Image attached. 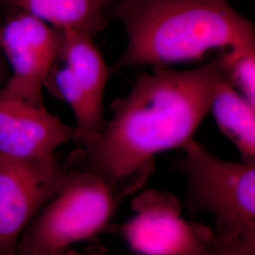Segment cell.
<instances>
[{
    "instance_id": "6da1fadb",
    "label": "cell",
    "mask_w": 255,
    "mask_h": 255,
    "mask_svg": "<svg viewBox=\"0 0 255 255\" xmlns=\"http://www.w3.org/2000/svg\"><path fill=\"white\" fill-rule=\"evenodd\" d=\"M226 79L220 58L191 70L154 67L140 75L129 94L113 102V119L79 142L81 165L128 195L146 182L155 156L182 147Z\"/></svg>"
},
{
    "instance_id": "5bb4252c",
    "label": "cell",
    "mask_w": 255,
    "mask_h": 255,
    "mask_svg": "<svg viewBox=\"0 0 255 255\" xmlns=\"http://www.w3.org/2000/svg\"><path fill=\"white\" fill-rule=\"evenodd\" d=\"M199 255H255V242L215 236L209 246Z\"/></svg>"
},
{
    "instance_id": "52a82bcc",
    "label": "cell",
    "mask_w": 255,
    "mask_h": 255,
    "mask_svg": "<svg viewBox=\"0 0 255 255\" xmlns=\"http://www.w3.org/2000/svg\"><path fill=\"white\" fill-rule=\"evenodd\" d=\"M62 32L20 10L0 28V49L11 74L4 87L27 100L44 102L46 77L59 60Z\"/></svg>"
},
{
    "instance_id": "4fadbf2b",
    "label": "cell",
    "mask_w": 255,
    "mask_h": 255,
    "mask_svg": "<svg viewBox=\"0 0 255 255\" xmlns=\"http://www.w3.org/2000/svg\"><path fill=\"white\" fill-rule=\"evenodd\" d=\"M220 60L229 83L255 106V50L225 52Z\"/></svg>"
},
{
    "instance_id": "9c48e42d",
    "label": "cell",
    "mask_w": 255,
    "mask_h": 255,
    "mask_svg": "<svg viewBox=\"0 0 255 255\" xmlns=\"http://www.w3.org/2000/svg\"><path fill=\"white\" fill-rule=\"evenodd\" d=\"M113 0H7L16 9L60 31L94 37L106 27L104 11Z\"/></svg>"
},
{
    "instance_id": "30bf717a",
    "label": "cell",
    "mask_w": 255,
    "mask_h": 255,
    "mask_svg": "<svg viewBox=\"0 0 255 255\" xmlns=\"http://www.w3.org/2000/svg\"><path fill=\"white\" fill-rule=\"evenodd\" d=\"M209 111L220 130L237 146L243 161H255V106L225 79L219 83Z\"/></svg>"
},
{
    "instance_id": "ba28073f",
    "label": "cell",
    "mask_w": 255,
    "mask_h": 255,
    "mask_svg": "<svg viewBox=\"0 0 255 255\" xmlns=\"http://www.w3.org/2000/svg\"><path fill=\"white\" fill-rule=\"evenodd\" d=\"M75 134L76 128L50 114L44 102L0 87V155L28 159L54 154Z\"/></svg>"
},
{
    "instance_id": "7a4b0ae2",
    "label": "cell",
    "mask_w": 255,
    "mask_h": 255,
    "mask_svg": "<svg viewBox=\"0 0 255 255\" xmlns=\"http://www.w3.org/2000/svg\"><path fill=\"white\" fill-rule=\"evenodd\" d=\"M114 13L128 44L113 71L199 60L217 48L255 50L254 24L227 0H120Z\"/></svg>"
},
{
    "instance_id": "2e32d148",
    "label": "cell",
    "mask_w": 255,
    "mask_h": 255,
    "mask_svg": "<svg viewBox=\"0 0 255 255\" xmlns=\"http://www.w3.org/2000/svg\"><path fill=\"white\" fill-rule=\"evenodd\" d=\"M4 76H5V71H4V66L3 64L0 60V83L3 82V79H4Z\"/></svg>"
},
{
    "instance_id": "3957f363",
    "label": "cell",
    "mask_w": 255,
    "mask_h": 255,
    "mask_svg": "<svg viewBox=\"0 0 255 255\" xmlns=\"http://www.w3.org/2000/svg\"><path fill=\"white\" fill-rule=\"evenodd\" d=\"M124 196L81 164L67 166L60 189L20 237L18 255L54 254L108 231Z\"/></svg>"
},
{
    "instance_id": "277c9868",
    "label": "cell",
    "mask_w": 255,
    "mask_h": 255,
    "mask_svg": "<svg viewBox=\"0 0 255 255\" xmlns=\"http://www.w3.org/2000/svg\"><path fill=\"white\" fill-rule=\"evenodd\" d=\"M182 148L173 166L187 182L184 207L212 215L217 237L255 242V161L220 159L194 139Z\"/></svg>"
},
{
    "instance_id": "9a60e30c",
    "label": "cell",
    "mask_w": 255,
    "mask_h": 255,
    "mask_svg": "<svg viewBox=\"0 0 255 255\" xmlns=\"http://www.w3.org/2000/svg\"><path fill=\"white\" fill-rule=\"evenodd\" d=\"M86 255L85 253H81L78 252L76 250H73L72 248L67 249V250H64L58 253H54V254H48V255Z\"/></svg>"
},
{
    "instance_id": "5b68a950",
    "label": "cell",
    "mask_w": 255,
    "mask_h": 255,
    "mask_svg": "<svg viewBox=\"0 0 255 255\" xmlns=\"http://www.w3.org/2000/svg\"><path fill=\"white\" fill-rule=\"evenodd\" d=\"M66 171L54 154L28 159L0 155V255H18L20 237L60 189Z\"/></svg>"
},
{
    "instance_id": "7c38bea8",
    "label": "cell",
    "mask_w": 255,
    "mask_h": 255,
    "mask_svg": "<svg viewBox=\"0 0 255 255\" xmlns=\"http://www.w3.org/2000/svg\"><path fill=\"white\" fill-rule=\"evenodd\" d=\"M44 87L66 102L73 111L77 123L74 140L77 142L98 134L105 127L103 108L95 104L65 64L62 67L54 64L46 77Z\"/></svg>"
},
{
    "instance_id": "8fae6325",
    "label": "cell",
    "mask_w": 255,
    "mask_h": 255,
    "mask_svg": "<svg viewBox=\"0 0 255 255\" xmlns=\"http://www.w3.org/2000/svg\"><path fill=\"white\" fill-rule=\"evenodd\" d=\"M61 59L74 78L86 91L95 104L103 108V95L109 77V68L93 37L75 31H61Z\"/></svg>"
},
{
    "instance_id": "8992f818",
    "label": "cell",
    "mask_w": 255,
    "mask_h": 255,
    "mask_svg": "<svg viewBox=\"0 0 255 255\" xmlns=\"http://www.w3.org/2000/svg\"><path fill=\"white\" fill-rule=\"evenodd\" d=\"M132 218L118 228L138 255H199L215 237L214 230L182 218V204L168 193L147 190L134 198Z\"/></svg>"
}]
</instances>
